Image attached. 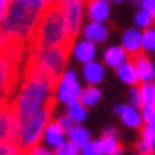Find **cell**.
<instances>
[{
    "instance_id": "6da1fadb",
    "label": "cell",
    "mask_w": 155,
    "mask_h": 155,
    "mask_svg": "<svg viewBox=\"0 0 155 155\" xmlns=\"http://www.w3.org/2000/svg\"><path fill=\"white\" fill-rule=\"evenodd\" d=\"M47 5L49 0H11L0 26L11 40L26 44L31 30L35 28Z\"/></svg>"
},
{
    "instance_id": "7a4b0ae2",
    "label": "cell",
    "mask_w": 155,
    "mask_h": 155,
    "mask_svg": "<svg viewBox=\"0 0 155 155\" xmlns=\"http://www.w3.org/2000/svg\"><path fill=\"white\" fill-rule=\"evenodd\" d=\"M66 40V26H64L63 5L49 4L40 14L35 28L31 30L26 42V54L59 45Z\"/></svg>"
},
{
    "instance_id": "3957f363",
    "label": "cell",
    "mask_w": 155,
    "mask_h": 155,
    "mask_svg": "<svg viewBox=\"0 0 155 155\" xmlns=\"http://www.w3.org/2000/svg\"><path fill=\"white\" fill-rule=\"evenodd\" d=\"M56 96H52L42 108H38L33 115H30L25 122H21V129H19V136H18V147L25 150L26 153L31 155V150L38 147L40 140L44 138L45 127L49 126L54 106H56Z\"/></svg>"
},
{
    "instance_id": "277c9868",
    "label": "cell",
    "mask_w": 155,
    "mask_h": 155,
    "mask_svg": "<svg viewBox=\"0 0 155 155\" xmlns=\"http://www.w3.org/2000/svg\"><path fill=\"white\" fill-rule=\"evenodd\" d=\"M71 51H73V42L64 40L59 45L26 54L28 56L26 58V63L33 64V66L47 71V73H51V75H54L58 78H61V75L64 71V64L68 61V56L71 54Z\"/></svg>"
},
{
    "instance_id": "5b68a950",
    "label": "cell",
    "mask_w": 155,
    "mask_h": 155,
    "mask_svg": "<svg viewBox=\"0 0 155 155\" xmlns=\"http://www.w3.org/2000/svg\"><path fill=\"white\" fill-rule=\"evenodd\" d=\"M19 129H21V120L18 117L14 101L9 99L0 106V143L18 145Z\"/></svg>"
},
{
    "instance_id": "8992f818",
    "label": "cell",
    "mask_w": 155,
    "mask_h": 155,
    "mask_svg": "<svg viewBox=\"0 0 155 155\" xmlns=\"http://www.w3.org/2000/svg\"><path fill=\"white\" fill-rule=\"evenodd\" d=\"M18 68H19V61L11 59L5 52L0 54V105L9 101L11 92L14 91L19 80Z\"/></svg>"
},
{
    "instance_id": "52a82bcc",
    "label": "cell",
    "mask_w": 155,
    "mask_h": 155,
    "mask_svg": "<svg viewBox=\"0 0 155 155\" xmlns=\"http://www.w3.org/2000/svg\"><path fill=\"white\" fill-rule=\"evenodd\" d=\"M82 2L84 0H64L63 14H64V26H66V40L75 42L82 23Z\"/></svg>"
},
{
    "instance_id": "ba28073f",
    "label": "cell",
    "mask_w": 155,
    "mask_h": 155,
    "mask_svg": "<svg viewBox=\"0 0 155 155\" xmlns=\"http://www.w3.org/2000/svg\"><path fill=\"white\" fill-rule=\"evenodd\" d=\"M58 98L63 103H73V101H78V96H80V87H78V80L75 71L71 70H64L61 78H59V85H58Z\"/></svg>"
},
{
    "instance_id": "9c48e42d",
    "label": "cell",
    "mask_w": 155,
    "mask_h": 155,
    "mask_svg": "<svg viewBox=\"0 0 155 155\" xmlns=\"http://www.w3.org/2000/svg\"><path fill=\"white\" fill-rule=\"evenodd\" d=\"M127 59H131L134 64H136V70H138V77H140L141 82H152L155 77V68L152 66L148 56L143 54V51L134 54V56H127Z\"/></svg>"
},
{
    "instance_id": "30bf717a",
    "label": "cell",
    "mask_w": 155,
    "mask_h": 155,
    "mask_svg": "<svg viewBox=\"0 0 155 155\" xmlns=\"http://www.w3.org/2000/svg\"><path fill=\"white\" fill-rule=\"evenodd\" d=\"M122 47L126 49L127 56H134L141 52V47H143V35L136 28H131L124 31L122 35Z\"/></svg>"
},
{
    "instance_id": "8fae6325",
    "label": "cell",
    "mask_w": 155,
    "mask_h": 155,
    "mask_svg": "<svg viewBox=\"0 0 155 155\" xmlns=\"http://www.w3.org/2000/svg\"><path fill=\"white\" fill-rule=\"evenodd\" d=\"M115 113H119L122 124H126L127 127H140L143 117L140 115V112L136 110V106L129 105H117L115 106Z\"/></svg>"
},
{
    "instance_id": "7c38bea8",
    "label": "cell",
    "mask_w": 155,
    "mask_h": 155,
    "mask_svg": "<svg viewBox=\"0 0 155 155\" xmlns=\"http://www.w3.org/2000/svg\"><path fill=\"white\" fill-rule=\"evenodd\" d=\"M64 129L61 127V124H59V120L58 122H52L51 120L49 126L45 127V133H44V140H45V143L49 145V147H54L58 148L61 143L64 141Z\"/></svg>"
},
{
    "instance_id": "4fadbf2b",
    "label": "cell",
    "mask_w": 155,
    "mask_h": 155,
    "mask_svg": "<svg viewBox=\"0 0 155 155\" xmlns=\"http://www.w3.org/2000/svg\"><path fill=\"white\" fill-rule=\"evenodd\" d=\"M108 12H110V7H108L106 0H91V2H87V14L91 18V21L103 23L108 18Z\"/></svg>"
},
{
    "instance_id": "5bb4252c",
    "label": "cell",
    "mask_w": 155,
    "mask_h": 155,
    "mask_svg": "<svg viewBox=\"0 0 155 155\" xmlns=\"http://www.w3.org/2000/svg\"><path fill=\"white\" fill-rule=\"evenodd\" d=\"M84 37L85 40H91V42H105L106 37H108V28H106L103 23L92 21L89 23L84 28Z\"/></svg>"
},
{
    "instance_id": "9a60e30c",
    "label": "cell",
    "mask_w": 155,
    "mask_h": 155,
    "mask_svg": "<svg viewBox=\"0 0 155 155\" xmlns=\"http://www.w3.org/2000/svg\"><path fill=\"white\" fill-rule=\"evenodd\" d=\"M117 77L122 80V82H126V84H131L134 85L138 82V70H136V64L131 61V59H127L126 63H122L117 68Z\"/></svg>"
},
{
    "instance_id": "2e32d148",
    "label": "cell",
    "mask_w": 155,
    "mask_h": 155,
    "mask_svg": "<svg viewBox=\"0 0 155 155\" xmlns=\"http://www.w3.org/2000/svg\"><path fill=\"white\" fill-rule=\"evenodd\" d=\"M98 147L103 155H120L124 152V147L113 136H103L101 134V138L98 141Z\"/></svg>"
},
{
    "instance_id": "e0dca14e",
    "label": "cell",
    "mask_w": 155,
    "mask_h": 155,
    "mask_svg": "<svg viewBox=\"0 0 155 155\" xmlns=\"http://www.w3.org/2000/svg\"><path fill=\"white\" fill-rule=\"evenodd\" d=\"M73 54L77 58L78 61H82V63H89L94 59V54H96V49H94V42L91 40H82V42H78L75 45V49H73Z\"/></svg>"
},
{
    "instance_id": "ac0fdd59",
    "label": "cell",
    "mask_w": 155,
    "mask_h": 155,
    "mask_svg": "<svg viewBox=\"0 0 155 155\" xmlns=\"http://www.w3.org/2000/svg\"><path fill=\"white\" fill-rule=\"evenodd\" d=\"M126 58H127V52L124 47H110L105 52V63L115 70L122 63H126Z\"/></svg>"
},
{
    "instance_id": "d6986e66",
    "label": "cell",
    "mask_w": 155,
    "mask_h": 155,
    "mask_svg": "<svg viewBox=\"0 0 155 155\" xmlns=\"http://www.w3.org/2000/svg\"><path fill=\"white\" fill-rule=\"evenodd\" d=\"M84 77H85V80H87L91 85H96L98 82L103 80V77H105L103 66H101L99 63H94V61L85 63V66H84Z\"/></svg>"
},
{
    "instance_id": "ffe728a7",
    "label": "cell",
    "mask_w": 155,
    "mask_h": 155,
    "mask_svg": "<svg viewBox=\"0 0 155 155\" xmlns=\"http://www.w3.org/2000/svg\"><path fill=\"white\" fill-rule=\"evenodd\" d=\"M99 98H101V91H99L96 85H87L85 89H82L80 91V96H78V101L82 103V105L87 108V106H92L96 105L99 101Z\"/></svg>"
},
{
    "instance_id": "44dd1931",
    "label": "cell",
    "mask_w": 155,
    "mask_h": 155,
    "mask_svg": "<svg viewBox=\"0 0 155 155\" xmlns=\"http://www.w3.org/2000/svg\"><path fill=\"white\" fill-rule=\"evenodd\" d=\"M141 96V105H155V84L153 82H143L138 85ZM141 106V108H143Z\"/></svg>"
},
{
    "instance_id": "7402d4cb",
    "label": "cell",
    "mask_w": 155,
    "mask_h": 155,
    "mask_svg": "<svg viewBox=\"0 0 155 155\" xmlns=\"http://www.w3.org/2000/svg\"><path fill=\"white\" fill-rule=\"evenodd\" d=\"M68 138H70L73 143H77L80 148L91 141V136H89V133H87V129H85V127H82L80 124H77V126H75L70 133H68Z\"/></svg>"
},
{
    "instance_id": "603a6c76",
    "label": "cell",
    "mask_w": 155,
    "mask_h": 155,
    "mask_svg": "<svg viewBox=\"0 0 155 155\" xmlns=\"http://www.w3.org/2000/svg\"><path fill=\"white\" fill-rule=\"evenodd\" d=\"M66 115L70 117L75 124H82L85 119V106L80 103V101H73V103H68V108H66Z\"/></svg>"
},
{
    "instance_id": "cb8c5ba5",
    "label": "cell",
    "mask_w": 155,
    "mask_h": 155,
    "mask_svg": "<svg viewBox=\"0 0 155 155\" xmlns=\"http://www.w3.org/2000/svg\"><path fill=\"white\" fill-rule=\"evenodd\" d=\"M153 16H155L153 12H150V11L141 7V11H138L136 16H134V23H136V26H140V28H148V26L155 21Z\"/></svg>"
},
{
    "instance_id": "d4e9b609",
    "label": "cell",
    "mask_w": 155,
    "mask_h": 155,
    "mask_svg": "<svg viewBox=\"0 0 155 155\" xmlns=\"http://www.w3.org/2000/svg\"><path fill=\"white\" fill-rule=\"evenodd\" d=\"M80 153V147L73 141H63L59 147L56 148V155H78Z\"/></svg>"
},
{
    "instance_id": "484cf974",
    "label": "cell",
    "mask_w": 155,
    "mask_h": 155,
    "mask_svg": "<svg viewBox=\"0 0 155 155\" xmlns=\"http://www.w3.org/2000/svg\"><path fill=\"white\" fill-rule=\"evenodd\" d=\"M143 51H155V30L145 28V31H143Z\"/></svg>"
},
{
    "instance_id": "4316f807",
    "label": "cell",
    "mask_w": 155,
    "mask_h": 155,
    "mask_svg": "<svg viewBox=\"0 0 155 155\" xmlns=\"http://www.w3.org/2000/svg\"><path fill=\"white\" fill-rule=\"evenodd\" d=\"M0 155H30L25 150L18 147V145H11V143H0Z\"/></svg>"
},
{
    "instance_id": "83f0119b",
    "label": "cell",
    "mask_w": 155,
    "mask_h": 155,
    "mask_svg": "<svg viewBox=\"0 0 155 155\" xmlns=\"http://www.w3.org/2000/svg\"><path fill=\"white\" fill-rule=\"evenodd\" d=\"M141 138L148 143H155V124H147V126L141 129Z\"/></svg>"
},
{
    "instance_id": "f1b7e54d",
    "label": "cell",
    "mask_w": 155,
    "mask_h": 155,
    "mask_svg": "<svg viewBox=\"0 0 155 155\" xmlns=\"http://www.w3.org/2000/svg\"><path fill=\"white\" fill-rule=\"evenodd\" d=\"M80 153L82 155H103L98 147V141H89L87 145H84L80 148Z\"/></svg>"
},
{
    "instance_id": "f546056e",
    "label": "cell",
    "mask_w": 155,
    "mask_h": 155,
    "mask_svg": "<svg viewBox=\"0 0 155 155\" xmlns=\"http://www.w3.org/2000/svg\"><path fill=\"white\" fill-rule=\"evenodd\" d=\"M153 145L152 143H148L141 138L138 143H136V150H138V153H143V155H153Z\"/></svg>"
},
{
    "instance_id": "4dcf8cb0",
    "label": "cell",
    "mask_w": 155,
    "mask_h": 155,
    "mask_svg": "<svg viewBox=\"0 0 155 155\" xmlns=\"http://www.w3.org/2000/svg\"><path fill=\"white\" fill-rule=\"evenodd\" d=\"M143 120L147 124H155V105L143 106Z\"/></svg>"
},
{
    "instance_id": "1f68e13d",
    "label": "cell",
    "mask_w": 155,
    "mask_h": 155,
    "mask_svg": "<svg viewBox=\"0 0 155 155\" xmlns=\"http://www.w3.org/2000/svg\"><path fill=\"white\" fill-rule=\"evenodd\" d=\"M59 124H61V127L64 129V133H66V134H68L71 129L75 127V126H73L75 122H73V120H71L68 115H63V117H59Z\"/></svg>"
},
{
    "instance_id": "d6a6232c",
    "label": "cell",
    "mask_w": 155,
    "mask_h": 155,
    "mask_svg": "<svg viewBox=\"0 0 155 155\" xmlns=\"http://www.w3.org/2000/svg\"><path fill=\"white\" fill-rule=\"evenodd\" d=\"M131 103H133V106H143L141 105V96H140V89H138V85L136 87H133L131 89Z\"/></svg>"
},
{
    "instance_id": "836d02e7",
    "label": "cell",
    "mask_w": 155,
    "mask_h": 155,
    "mask_svg": "<svg viewBox=\"0 0 155 155\" xmlns=\"http://www.w3.org/2000/svg\"><path fill=\"white\" fill-rule=\"evenodd\" d=\"M9 4H11V0H0V25H2V21H4V16H5V12H7Z\"/></svg>"
},
{
    "instance_id": "e575fe53",
    "label": "cell",
    "mask_w": 155,
    "mask_h": 155,
    "mask_svg": "<svg viewBox=\"0 0 155 155\" xmlns=\"http://www.w3.org/2000/svg\"><path fill=\"white\" fill-rule=\"evenodd\" d=\"M31 155H52V153H51L49 150L42 148V147H37V148H33V150H31Z\"/></svg>"
},
{
    "instance_id": "d590c367",
    "label": "cell",
    "mask_w": 155,
    "mask_h": 155,
    "mask_svg": "<svg viewBox=\"0 0 155 155\" xmlns=\"http://www.w3.org/2000/svg\"><path fill=\"white\" fill-rule=\"evenodd\" d=\"M103 136H113V138H117V136H119V131H117L115 127H108V129L103 131Z\"/></svg>"
},
{
    "instance_id": "8d00e7d4",
    "label": "cell",
    "mask_w": 155,
    "mask_h": 155,
    "mask_svg": "<svg viewBox=\"0 0 155 155\" xmlns=\"http://www.w3.org/2000/svg\"><path fill=\"white\" fill-rule=\"evenodd\" d=\"M113 2H122V0H113Z\"/></svg>"
},
{
    "instance_id": "74e56055",
    "label": "cell",
    "mask_w": 155,
    "mask_h": 155,
    "mask_svg": "<svg viewBox=\"0 0 155 155\" xmlns=\"http://www.w3.org/2000/svg\"><path fill=\"white\" fill-rule=\"evenodd\" d=\"M153 147H155V143H153Z\"/></svg>"
},
{
    "instance_id": "f35d334b",
    "label": "cell",
    "mask_w": 155,
    "mask_h": 155,
    "mask_svg": "<svg viewBox=\"0 0 155 155\" xmlns=\"http://www.w3.org/2000/svg\"><path fill=\"white\" fill-rule=\"evenodd\" d=\"M0 106H2V105H0Z\"/></svg>"
},
{
    "instance_id": "ab89813d",
    "label": "cell",
    "mask_w": 155,
    "mask_h": 155,
    "mask_svg": "<svg viewBox=\"0 0 155 155\" xmlns=\"http://www.w3.org/2000/svg\"><path fill=\"white\" fill-rule=\"evenodd\" d=\"M153 23H155V21H153Z\"/></svg>"
}]
</instances>
